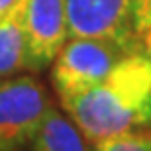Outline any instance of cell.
Instances as JSON below:
<instances>
[{
	"label": "cell",
	"mask_w": 151,
	"mask_h": 151,
	"mask_svg": "<svg viewBox=\"0 0 151 151\" xmlns=\"http://www.w3.org/2000/svg\"><path fill=\"white\" fill-rule=\"evenodd\" d=\"M132 45L106 37H71L65 41L53 59L51 81L59 98L77 94L100 84L116 63L129 53H135Z\"/></svg>",
	"instance_id": "obj_1"
},
{
	"label": "cell",
	"mask_w": 151,
	"mask_h": 151,
	"mask_svg": "<svg viewBox=\"0 0 151 151\" xmlns=\"http://www.w3.org/2000/svg\"><path fill=\"white\" fill-rule=\"evenodd\" d=\"M53 102L34 77L0 81V151H20L32 143Z\"/></svg>",
	"instance_id": "obj_2"
},
{
	"label": "cell",
	"mask_w": 151,
	"mask_h": 151,
	"mask_svg": "<svg viewBox=\"0 0 151 151\" xmlns=\"http://www.w3.org/2000/svg\"><path fill=\"white\" fill-rule=\"evenodd\" d=\"M59 100L83 135L94 145L122 132L147 128L145 120L104 83L77 94L61 96Z\"/></svg>",
	"instance_id": "obj_3"
},
{
	"label": "cell",
	"mask_w": 151,
	"mask_h": 151,
	"mask_svg": "<svg viewBox=\"0 0 151 151\" xmlns=\"http://www.w3.org/2000/svg\"><path fill=\"white\" fill-rule=\"evenodd\" d=\"M69 37H106L139 51L134 0H63Z\"/></svg>",
	"instance_id": "obj_4"
},
{
	"label": "cell",
	"mask_w": 151,
	"mask_h": 151,
	"mask_svg": "<svg viewBox=\"0 0 151 151\" xmlns=\"http://www.w3.org/2000/svg\"><path fill=\"white\" fill-rule=\"evenodd\" d=\"M28 69L41 71L57 57L69 37L63 0H24Z\"/></svg>",
	"instance_id": "obj_5"
},
{
	"label": "cell",
	"mask_w": 151,
	"mask_h": 151,
	"mask_svg": "<svg viewBox=\"0 0 151 151\" xmlns=\"http://www.w3.org/2000/svg\"><path fill=\"white\" fill-rule=\"evenodd\" d=\"M32 151H88V145L77 124L51 108L32 139Z\"/></svg>",
	"instance_id": "obj_6"
},
{
	"label": "cell",
	"mask_w": 151,
	"mask_h": 151,
	"mask_svg": "<svg viewBox=\"0 0 151 151\" xmlns=\"http://www.w3.org/2000/svg\"><path fill=\"white\" fill-rule=\"evenodd\" d=\"M28 69V43L24 29V0L0 18V77Z\"/></svg>",
	"instance_id": "obj_7"
},
{
	"label": "cell",
	"mask_w": 151,
	"mask_h": 151,
	"mask_svg": "<svg viewBox=\"0 0 151 151\" xmlns=\"http://www.w3.org/2000/svg\"><path fill=\"white\" fill-rule=\"evenodd\" d=\"M94 151H151V129L143 132L141 128H137L122 132L96 143Z\"/></svg>",
	"instance_id": "obj_8"
},
{
	"label": "cell",
	"mask_w": 151,
	"mask_h": 151,
	"mask_svg": "<svg viewBox=\"0 0 151 151\" xmlns=\"http://www.w3.org/2000/svg\"><path fill=\"white\" fill-rule=\"evenodd\" d=\"M134 26L135 34L151 26V0H134Z\"/></svg>",
	"instance_id": "obj_9"
},
{
	"label": "cell",
	"mask_w": 151,
	"mask_h": 151,
	"mask_svg": "<svg viewBox=\"0 0 151 151\" xmlns=\"http://www.w3.org/2000/svg\"><path fill=\"white\" fill-rule=\"evenodd\" d=\"M137 39H139V53H143L151 61V26L141 34H137Z\"/></svg>",
	"instance_id": "obj_10"
},
{
	"label": "cell",
	"mask_w": 151,
	"mask_h": 151,
	"mask_svg": "<svg viewBox=\"0 0 151 151\" xmlns=\"http://www.w3.org/2000/svg\"><path fill=\"white\" fill-rule=\"evenodd\" d=\"M18 2H20V0H0V18L6 16V14L18 4Z\"/></svg>",
	"instance_id": "obj_11"
}]
</instances>
